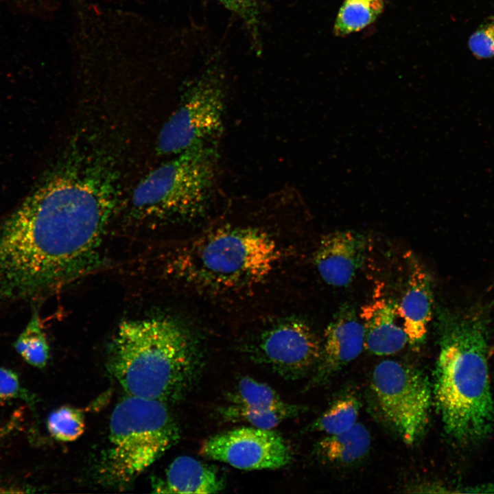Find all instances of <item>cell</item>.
Segmentation results:
<instances>
[{
    "label": "cell",
    "instance_id": "obj_11",
    "mask_svg": "<svg viewBox=\"0 0 494 494\" xmlns=\"http://www.w3.org/2000/svg\"><path fill=\"white\" fill-rule=\"evenodd\" d=\"M366 239L353 231H338L321 239L315 254V264L329 285L346 286L361 268L365 256Z\"/></svg>",
    "mask_w": 494,
    "mask_h": 494
},
{
    "label": "cell",
    "instance_id": "obj_20",
    "mask_svg": "<svg viewBox=\"0 0 494 494\" xmlns=\"http://www.w3.org/2000/svg\"><path fill=\"white\" fill-rule=\"evenodd\" d=\"M301 411L302 408L296 405L283 410H259L229 404L221 408L220 413L228 421H244L257 428L272 430L283 421L296 416Z\"/></svg>",
    "mask_w": 494,
    "mask_h": 494
},
{
    "label": "cell",
    "instance_id": "obj_4",
    "mask_svg": "<svg viewBox=\"0 0 494 494\" xmlns=\"http://www.w3.org/2000/svg\"><path fill=\"white\" fill-rule=\"evenodd\" d=\"M281 251L274 237L252 226H222L176 248L167 271L175 279L212 294L248 290L274 271Z\"/></svg>",
    "mask_w": 494,
    "mask_h": 494
},
{
    "label": "cell",
    "instance_id": "obj_8",
    "mask_svg": "<svg viewBox=\"0 0 494 494\" xmlns=\"http://www.w3.org/2000/svg\"><path fill=\"white\" fill-rule=\"evenodd\" d=\"M370 386L386 421L405 443H414L427 427L432 401L425 375L410 364L384 360L375 366Z\"/></svg>",
    "mask_w": 494,
    "mask_h": 494
},
{
    "label": "cell",
    "instance_id": "obj_26",
    "mask_svg": "<svg viewBox=\"0 0 494 494\" xmlns=\"http://www.w3.org/2000/svg\"><path fill=\"white\" fill-rule=\"evenodd\" d=\"M217 1H219L220 2L221 1V0H217Z\"/></svg>",
    "mask_w": 494,
    "mask_h": 494
},
{
    "label": "cell",
    "instance_id": "obj_5",
    "mask_svg": "<svg viewBox=\"0 0 494 494\" xmlns=\"http://www.w3.org/2000/svg\"><path fill=\"white\" fill-rule=\"evenodd\" d=\"M219 159L217 142L174 155L137 185L129 204L131 220L156 227L204 214L216 190Z\"/></svg>",
    "mask_w": 494,
    "mask_h": 494
},
{
    "label": "cell",
    "instance_id": "obj_13",
    "mask_svg": "<svg viewBox=\"0 0 494 494\" xmlns=\"http://www.w3.org/2000/svg\"><path fill=\"white\" fill-rule=\"evenodd\" d=\"M408 275L397 314L408 342L424 340L432 313L433 294L430 277L423 263L412 253L408 257Z\"/></svg>",
    "mask_w": 494,
    "mask_h": 494
},
{
    "label": "cell",
    "instance_id": "obj_21",
    "mask_svg": "<svg viewBox=\"0 0 494 494\" xmlns=\"http://www.w3.org/2000/svg\"><path fill=\"white\" fill-rule=\"evenodd\" d=\"M359 411L360 404L355 397L342 396L318 419L314 428L328 435L344 432L357 423Z\"/></svg>",
    "mask_w": 494,
    "mask_h": 494
},
{
    "label": "cell",
    "instance_id": "obj_17",
    "mask_svg": "<svg viewBox=\"0 0 494 494\" xmlns=\"http://www.w3.org/2000/svg\"><path fill=\"white\" fill-rule=\"evenodd\" d=\"M229 401L230 404L259 410H283L293 405L285 402L270 386L249 377L239 380L229 395Z\"/></svg>",
    "mask_w": 494,
    "mask_h": 494
},
{
    "label": "cell",
    "instance_id": "obj_23",
    "mask_svg": "<svg viewBox=\"0 0 494 494\" xmlns=\"http://www.w3.org/2000/svg\"><path fill=\"white\" fill-rule=\"evenodd\" d=\"M21 399L34 407L35 397L23 387L16 373L11 369L0 367V402Z\"/></svg>",
    "mask_w": 494,
    "mask_h": 494
},
{
    "label": "cell",
    "instance_id": "obj_7",
    "mask_svg": "<svg viewBox=\"0 0 494 494\" xmlns=\"http://www.w3.org/2000/svg\"><path fill=\"white\" fill-rule=\"evenodd\" d=\"M224 82L221 71L214 65L192 82L161 130L159 154L176 155L196 145L217 142L224 124Z\"/></svg>",
    "mask_w": 494,
    "mask_h": 494
},
{
    "label": "cell",
    "instance_id": "obj_24",
    "mask_svg": "<svg viewBox=\"0 0 494 494\" xmlns=\"http://www.w3.org/2000/svg\"><path fill=\"white\" fill-rule=\"evenodd\" d=\"M220 3L242 19L253 41L259 45V11L257 0H221Z\"/></svg>",
    "mask_w": 494,
    "mask_h": 494
},
{
    "label": "cell",
    "instance_id": "obj_2",
    "mask_svg": "<svg viewBox=\"0 0 494 494\" xmlns=\"http://www.w3.org/2000/svg\"><path fill=\"white\" fill-rule=\"evenodd\" d=\"M433 395L443 427L461 445L485 438L494 425L486 330L472 316L440 318Z\"/></svg>",
    "mask_w": 494,
    "mask_h": 494
},
{
    "label": "cell",
    "instance_id": "obj_15",
    "mask_svg": "<svg viewBox=\"0 0 494 494\" xmlns=\"http://www.w3.org/2000/svg\"><path fill=\"white\" fill-rule=\"evenodd\" d=\"M224 482L213 469L187 456L176 458L168 467L165 480H159L154 489L160 493H218Z\"/></svg>",
    "mask_w": 494,
    "mask_h": 494
},
{
    "label": "cell",
    "instance_id": "obj_18",
    "mask_svg": "<svg viewBox=\"0 0 494 494\" xmlns=\"http://www.w3.org/2000/svg\"><path fill=\"white\" fill-rule=\"evenodd\" d=\"M384 0H344L338 13L334 34L345 36L373 23L383 12Z\"/></svg>",
    "mask_w": 494,
    "mask_h": 494
},
{
    "label": "cell",
    "instance_id": "obj_14",
    "mask_svg": "<svg viewBox=\"0 0 494 494\" xmlns=\"http://www.w3.org/2000/svg\"><path fill=\"white\" fill-rule=\"evenodd\" d=\"M364 348L377 355H389L401 350L408 336L397 314L396 304L386 298L372 300L361 307Z\"/></svg>",
    "mask_w": 494,
    "mask_h": 494
},
{
    "label": "cell",
    "instance_id": "obj_22",
    "mask_svg": "<svg viewBox=\"0 0 494 494\" xmlns=\"http://www.w3.org/2000/svg\"><path fill=\"white\" fill-rule=\"evenodd\" d=\"M47 430L52 437L62 442L78 438L85 428L82 412L71 406H62L51 412L47 421Z\"/></svg>",
    "mask_w": 494,
    "mask_h": 494
},
{
    "label": "cell",
    "instance_id": "obj_12",
    "mask_svg": "<svg viewBox=\"0 0 494 494\" xmlns=\"http://www.w3.org/2000/svg\"><path fill=\"white\" fill-rule=\"evenodd\" d=\"M364 347V330L359 314L344 305L335 314L324 335L320 375L329 376L354 360Z\"/></svg>",
    "mask_w": 494,
    "mask_h": 494
},
{
    "label": "cell",
    "instance_id": "obj_1",
    "mask_svg": "<svg viewBox=\"0 0 494 494\" xmlns=\"http://www.w3.org/2000/svg\"><path fill=\"white\" fill-rule=\"evenodd\" d=\"M115 176L71 161L0 222V306L43 296L97 263L117 209Z\"/></svg>",
    "mask_w": 494,
    "mask_h": 494
},
{
    "label": "cell",
    "instance_id": "obj_25",
    "mask_svg": "<svg viewBox=\"0 0 494 494\" xmlns=\"http://www.w3.org/2000/svg\"><path fill=\"white\" fill-rule=\"evenodd\" d=\"M469 48L478 59L494 56V17L487 19L471 35Z\"/></svg>",
    "mask_w": 494,
    "mask_h": 494
},
{
    "label": "cell",
    "instance_id": "obj_9",
    "mask_svg": "<svg viewBox=\"0 0 494 494\" xmlns=\"http://www.w3.org/2000/svg\"><path fill=\"white\" fill-rule=\"evenodd\" d=\"M200 454L242 470L277 469L291 461L290 449L272 430L242 427L224 431L203 441Z\"/></svg>",
    "mask_w": 494,
    "mask_h": 494
},
{
    "label": "cell",
    "instance_id": "obj_19",
    "mask_svg": "<svg viewBox=\"0 0 494 494\" xmlns=\"http://www.w3.org/2000/svg\"><path fill=\"white\" fill-rule=\"evenodd\" d=\"M14 347L31 366L43 368L47 364L49 358V346L37 309L32 312L25 329L14 342Z\"/></svg>",
    "mask_w": 494,
    "mask_h": 494
},
{
    "label": "cell",
    "instance_id": "obj_3",
    "mask_svg": "<svg viewBox=\"0 0 494 494\" xmlns=\"http://www.w3.org/2000/svg\"><path fill=\"white\" fill-rule=\"evenodd\" d=\"M196 344L169 316L124 321L113 339L110 368L128 395L173 399L190 384L198 366Z\"/></svg>",
    "mask_w": 494,
    "mask_h": 494
},
{
    "label": "cell",
    "instance_id": "obj_6",
    "mask_svg": "<svg viewBox=\"0 0 494 494\" xmlns=\"http://www.w3.org/2000/svg\"><path fill=\"white\" fill-rule=\"evenodd\" d=\"M178 438V428L163 401L128 395L110 416L104 476L121 485L131 482Z\"/></svg>",
    "mask_w": 494,
    "mask_h": 494
},
{
    "label": "cell",
    "instance_id": "obj_10",
    "mask_svg": "<svg viewBox=\"0 0 494 494\" xmlns=\"http://www.w3.org/2000/svg\"><path fill=\"white\" fill-rule=\"evenodd\" d=\"M255 346L257 358L285 378L301 377L321 357L317 336L307 324L296 318L272 326L261 334Z\"/></svg>",
    "mask_w": 494,
    "mask_h": 494
},
{
    "label": "cell",
    "instance_id": "obj_16",
    "mask_svg": "<svg viewBox=\"0 0 494 494\" xmlns=\"http://www.w3.org/2000/svg\"><path fill=\"white\" fill-rule=\"evenodd\" d=\"M370 445V434L361 423L349 430L328 435L319 443L322 456L332 462L350 463L365 456Z\"/></svg>",
    "mask_w": 494,
    "mask_h": 494
}]
</instances>
